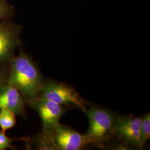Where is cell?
I'll return each mask as SVG.
<instances>
[{"label": "cell", "instance_id": "obj_1", "mask_svg": "<svg viewBox=\"0 0 150 150\" xmlns=\"http://www.w3.org/2000/svg\"><path fill=\"white\" fill-rule=\"evenodd\" d=\"M43 80L36 64L22 49L7 65V83L20 91L26 103L39 96Z\"/></svg>", "mask_w": 150, "mask_h": 150}, {"label": "cell", "instance_id": "obj_2", "mask_svg": "<svg viewBox=\"0 0 150 150\" xmlns=\"http://www.w3.org/2000/svg\"><path fill=\"white\" fill-rule=\"evenodd\" d=\"M88 119L89 127L86 135L89 144L103 147L114 136V129L118 116L112 111L91 105L83 111Z\"/></svg>", "mask_w": 150, "mask_h": 150}, {"label": "cell", "instance_id": "obj_3", "mask_svg": "<svg viewBox=\"0 0 150 150\" xmlns=\"http://www.w3.org/2000/svg\"><path fill=\"white\" fill-rule=\"evenodd\" d=\"M38 97L55 102L61 105H74L83 111L86 102L71 86L51 80H43Z\"/></svg>", "mask_w": 150, "mask_h": 150}, {"label": "cell", "instance_id": "obj_4", "mask_svg": "<svg viewBox=\"0 0 150 150\" xmlns=\"http://www.w3.org/2000/svg\"><path fill=\"white\" fill-rule=\"evenodd\" d=\"M22 31L21 25L13 22L11 18L0 21V66H7L15 50L21 45Z\"/></svg>", "mask_w": 150, "mask_h": 150}, {"label": "cell", "instance_id": "obj_5", "mask_svg": "<svg viewBox=\"0 0 150 150\" xmlns=\"http://www.w3.org/2000/svg\"><path fill=\"white\" fill-rule=\"evenodd\" d=\"M27 104L38 113L42 121L41 131L46 133L53 132L66 112L62 105L40 97L27 102Z\"/></svg>", "mask_w": 150, "mask_h": 150}, {"label": "cell", "instance_id": "obj_6", "mask_svg": "<svg viewBox=\"0 0 150 150\" xmlns=\"http://www.w3.org/2000/svg\"><path fill=\"white\" fill-rule=\"evenodd\" d=\"M141 117L134 116H118L114 129V136L126 145L142 149L140 140Z\"/></svg>", "mask_w": 150, "mask_h": 150}, {"label": "cell", "instance_id": "obj_7", "mask_svg": "<svg viewBox=\"0 0 150 150\" xmlns=\"http://www.w3.org/2000/svg\"><path fill=\"white\" fill-rule=\"evenodd\" d=\"M52 137L57 150H81L89 145L86 134L60 123L54 129Z\"/></svg>", "mask_w": 150, "mask_h": 150}, {"label": "cell", "instance_id": "obj_8", "mask_svg": "<svg viewBox=\"0 0 150 150\" xmlns=\"http://www.w3.org/2000/svg\"><path fill=\"white\" fill-rule=\"evenodd\" d=\"M26 101L16 87L6 83L0 87V109L8 108L16 115L26 116Z\"/></svg>", "mask_w": 150, "mask_h": 150}, {"label": "cell", "instance_id": "obj_9", "mask_svg": "<svg viewBox=\"0 0 150 150\" xmlns=\"http://www.w3.org/2000/svg\"><path fill=\"white\" fill-rule=\"evenodd\" d=\"M34 144L38 150H57L54 143L52 133L41 132L34 139Z\"/></svg>", "mask_w": 150, "mask_h": 150}, {"label": "cell", "instance_id": "obj_10", "mask_svg": "<svg viewBox=\"0 0 150 150\" xmlns=\"http://www.w3.org/2000/svg\"><path fill=\"white\" fill-rule=\"evenodd\" d=\"M16 115L8 108L0 109V128L6 131L15 126Z\"/></svg>", "mask_w": 150, "mask_h": 150}, {"label": "cell", "instance_id": "obj_11", "mask_svg": "<svg viewBox=\"0 0 150 150\" xmlns=\"http://www.w3.org/2000/svg\"><path fill=\"white\" fill-rule=\"evenodd\" d=\"M140 140L142 149L150 137V113H147L141 117Z\"/></svg>", "mask_w": 150, "mask_h": 150}, {"label": "cell", "instance_id": "obj_12", "mask_svg": "<svg viewBox=\"0 0 150 150\" xmlns=\"http://www.w3.org/2000/svg\"><path fill=\"white\" fill-rule=\"evenodd\" d=\"M15 15L14 6L6 0H0V21L11 18Z\"/></svg>", "mask_w": 150, "mask_h": 150}, {"label": "cell", "instance_id": "obj_13", "mask_svg": "<svg viewBox=\"0 0 150 150\" xmlns=\"http://www.w3.org/2000/svg\"><path fill=\"white\" fill-rule=\"evenodd\" d=\"M16 139L11 138L6 134L5 131H0V150H5L6 149H16V147L12 144L13 142Z\"/></svg>", "mask_w": 150, "mask_h": 150}, {"label": "cell", "instance_id": "obj_14", "mask_svg": "<svg viewBox=\"0 0 150 150\" xmlns=\"http://www.w3.org/2000/svg\"><path fill=\"white\" fill-rule=\"evenodd\" d=\"M7 66H0V87L7 83Z\"/></svg>", "mask_w": 150, "mask_h": 150}]
</instances>
